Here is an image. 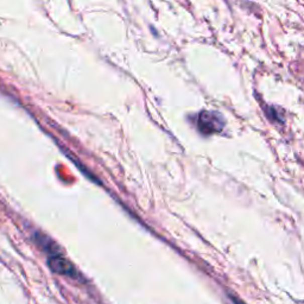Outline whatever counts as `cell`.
I'll list each match as a JSON object with an SVG mask.
<instances>
[{
  "label": "cell",
  "instance_id": "1",
  "mask_svg": "<svg viewBox=\"0 0 304 304\" xmlns=\"http://www.w3.org/2000/svg\"><path fill=\"white\" fill-rule=\"evenodd\" d=\"M198 130L206 135H212L214 132L221 131L224 126V120L220 114L213 112H202L198 116Z\"/></svg>",
  "mask_w": 304,
  "mask_h": 304
},
{
  "label": "cell",
  "instance_id": "2",
  "mask_svg": "<svg viewBox=\"0 0 304 304\" xmlns=\"http://www.w3.org/2000/svg\"><path fill=\"white\" fill-rule=\"evenodd\" d=\"M49 266L52 271L56 273L64 274V276L73 277V278H77V271L74 269V266L68 261L65 258L58 254H52L49 259Z\"/></svg>",
  "mask_w": 304,
  "mask_h": 304
}]
</instances>
